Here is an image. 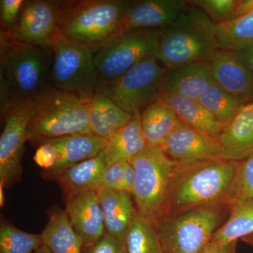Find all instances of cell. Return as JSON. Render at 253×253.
Instances as JSON below:
<instances>
[{
	"label": "cell",
	"mask_w": 253,
	"mask_h": 253,
	"mask_svg": "<svg viewBox=\"0 0 253 253\" xmlns=\"http://www.w3.org/2000/svg\"><path fill=\"white\" fill-rule=\"evenodd\" d=\"M236 163L221 158L193 164L181 163L173 188L169 215L204 206H226Z\"/></svg>",
	"instance_id": "277c9868"
},
{
	"label": "cell",
	"mask_w": 253,
	"mask_h": 253,
	"mask_svg": "<svg viewBox=\"0 0 253 253\" xmlns=\"http://www.w3.org/2000/svg\"><path fill=\"white\" fill-rule=\"evenodd\" d=\"M214 81L207 63H192L167 70L163 77L162 91L197 101Z\"/></svg>",
	"instance_id": "ffe728a7"
},
{
	"label": "cell",
	"mask_w": 253,
	"mask_h": 253,
	"mask_svg": "<svg viewBox=\"0 0 253 253\" xmlns=\"http://www.w3.org/2000/svg\"><path fill=\"white\" fill-rule=\"evenodd\" d=\"M236 244H237V241L219 248L218 253H236Z\"/></svg>",
	"instance_id": "60d3db41"
},
{
	"label": "cell",
	"mask_w": 253,
	"mask_h": 253,
	"mask_svg": "<svg viewBox=\"0 0 253 253\" xmlns=\"http://www.w3.org/2000/svg\"><path fill=\"white\" fill-rule=\"evenodd\" d=\"M218 141L221 159L238 162L253 155V101L243 105Z\"/></svg>",
	"instance_id": "ac0fdd59"
},
{
	"label": "cell",
	"mask_w": 253,
	"mask_h": 253,
	"mask_svg": "<svg viewBox=\"0 0 253 253\" xmlns=\"http://www.w3.org/2000/svg\"><path fill=\"white\" fill-rule=\"evenodd\" d=\"M188 2L201 9L211 20H217L216 23L230 20L239 4L237 0H194Z\"/></svg>",
	"instance_id": "d6a6232c"
},
{
	"label": "cell",
	"mask_w": 253,
	"mask_h": 253,
	"mask_svg": "<svg viewBox=\"0 0 253 253\" xmlns=\"http://www.w3.org/2000/svg\"><path fill=\"white\" fill-rule=\"evenodd\" d=\"M33 160L43 172L51 170L56 166L58 161V154L56 148L49 141H42L38 144Z\"/></svg>",
	"instance_id": "d590c367"
},
{
	"label": "cell",
	"mask_w": 253,
	"mask_h": 253,
	"mask_svg": "<svg viewBox=\"0 0 253 253\" xmlns=\"http://www.w3.org/2000/svg\"><path fill=\"white\" fill-rule=\"evenodd\" d=\"M96 193L104 215L105 234L126 246L128 231L138 214L132 194L113 189H102Z\"/></svg>",
	"instance_id": "e0dca14e"
},
{
	"label": "cell",
	"mask_w": 253,
	"mask_h": 253,
	"mask_svg": "<svg viewBox=\"0 0 253 253\" xmlns=\"http://www.w3.org/2000/svg\"><path fill=\"white\" fill-rule=\"evenodd\" d=\"M241 240L243 242L249 245V246H251L253 249V234H251V235L246 236V237L243 238V239H241Z\"/></svg>",
	"instance_id": "7bdbcfd3"
},
{
	"label": "cell",
	"mask_w": 253,
	"mask_h": 253,
	"mask_svg": "<svg viewBox=\"0 0 253 253\" xmlns=\"http://www.w3.org/2000/svg\"><path fill=\"white\" fill-rule=\"evenodd\" d=\"M43 246L41 234L20 230L9 221L0 224V253H35Z\"/></svg>",
	"instance_id": "4dcf8cb0"
},
{
	"label": "cell",
	"mask_w": 253,
	"mask_h": 253,
	"mask_svg": "<svg viewBox=\"0 0 253 253\" xmlns=\"http://www.w3.org/2000/svg\"><path fill=\"white\" fill-rule=\"evenodd\" d=\"M226 206L194 208L156 222L165 253H199L220 227ZM227 208V207H226Z\"/></svg>",
	"instance_id": "ba28073f"
},
{
	"label": "cell",
	"mask_w": 253,
	"mask_h": 253,
	"mask_svg": "<svg viewBox=\"0 0 253 253\" xmlns=\"http://www.w3.org/2000/svg\"><path fill=\"white\" fill-rule=\"evenodd\" d=\"M46 141L54 145L58 154L56 166L51 170L43 172L44 178L53 180L67 168L97 156L106 143V139L92 133L63 136Z\"/></svg>",
	"instance_id": "d6986e66"
},
{
	"label": "cell",
	"mask_w": 253,
	"mask_h": 253,
	"mask_svg": "<svg viewBox=\"0 0 253 253\" xmlns=\"http://www.w3.org/2000/svg\"><path fill=\"white\" fill-rule=\"evenodd\" d=\"M252 11H253V0H241L239 1L237 7L231 19L241 17Z\"/></svg>",
	"instance_id": "f35d334b"
},
{
	"label": "cell",
	"mask_w": 253,
	"mask_h": 253,
	"mask_svg": "<svg viewBox=\"0 0 253 253\" xmlns=\"http://www.w3.org/2000/svg\"><path fill=\"white\" fill-rule=\"evenodd\" d=\"M49 46L54 52L51 87L89 103L99 83L94 48L70 41L59 33Z\"/></svg>",
	"instance_id": "8992f818"
},
{
	"label": "cell",
	"mask_w": 253,
	"mask_h": 253,
	"mask_svg": "<svg viewBox=\"0 0 253 253\" xmlns=\"http://www.w3.org/2000/svg\"><path fill=\"white\" fill-rule=\"evenodd\" d=\"M160 31L129 32L94 49V65L99 82L118 79L138 63L154 56Z\"/></svg>",
	"instance_id": "30bf717a"
},
{
	"label": "cell",
	"mask_w": 253,
	"mask_h": 253,
	"mask_svg": "<svg viewBox=\"0 0 253 253\" xmlns=\"http://www.w3.org/2000/svg\"><path fill=\"white\" fill-rule=\"evenodd\" d=\"M83 253H127L126 247L111 236L105 235L94 244L84 248Z\"/></svg>",
	"instance_id": "8d00e7d4"
},
{
	"label": "cell",
	"mask_w": 253,
	"mask_h": 253,
	"mask_svg": "<svg viewBox=\"0 0 253 253\" xmlns=\"http://www.w3.org/2000/svg\"><path fill=\"white\" fill-rule=\"evenodd\" d=\"M127 253H165L156 223L138 213L126 238Z\"/></svg>",
	"instance_id": "f546056e"
},
{
	"label": "cell",
	"mask_w": 253,
	"mask_h": 253,
	"mask_svg": "<svg viewBox=\"0 0 253 253\" xmlns=\"http://www.w3.org/2000/svg\"><path fill=\"white\" fill-rule=\"evenodd\" d=\"M102 189L124 190V163L111 165L105 171L96 186V191Z\"/></svg>",
	"instance_id": "e575fe53"
},
{
	"label": "cell",
	"mask_w": 253,
	"mask_h": 253,
	"mask_svg": "<svg viewBox=\"0 0 253 253\" xmlns=\"http://www.w3.org/2000/svg\"><path fill=\"white\" fill-rule=\"evenodd\" d=\"M230 214L214 233L212 241L219 248L253 234V199L241 200L227 206Z\"/></svg>",
	"instance_id": "4316f807"
},
{
	"label": "cell",
	"mask_w": 253,
	"mask_h": 253,
	"mask_svg": "<svg viewBox=\"0 0 253 253\" xmlns=\"http://www.w3.org/2000/svg\"><path fill=\"white\" fill-rule=\"evenodd\" d=\"M4 186L0 184V205H1V207L4 206Z\"/></svg>",
	"instance_id": "ee69618b"
},
{
	"label": "cell",
	"mask_w": 253,
	"mask_h": 253,
	"mask_svg": "<svg viewBox=\"0 0 253 253\" xmlns=\"http://www.w3.org/2000/svg\"><path fill=\"white\" fill-rule=\"evenodd\" d=\"M188 7L179 0L129 1L122 25V35L139 30L161 29L172 24Z\"/></svg>",
	"instance_id": "9a60e30c"
},
{
	"label": "cell",
	"mask_w": 253,
	"mask_h": 253,
	"mask_svg": "<svg viewBox=\"0 0 253 253\" xmlns=\"http://www.w3.org/2000/svg\"><path fill=\"white\" fill-rule=\"evenodd\" d=\"M133 115L123 111L107 96L96 90L89 102L91 133L109 140L130 122Z\"/></svg>",
	"instance_id": "603a6c76"
},
{
	"label": "cell",
	"mask_w": 253,
	"mask_h": 253,
	"mask_svg": "<svg viewBox=\"0 0 253 253\" xmlns=\"http://www.w3.org/2000/svg\"><path fill=\"white\" fill-rule=\"evenodd\" d=\"M41 236L43 245L51 253H83V241L61 208L54 207L49 211V220Z\"/></svg>",
	"instance_id": "d4e9b609"
},
{
	"label": "cell",
	"mask_w": 253,
	"mask_h": 253,
	"mask_svg": "<svg viewBox=\"0 0 253 253\" xmlns=\"http://www.w3.org/2000/svg\"><path fill=\"white\" fill-rule=\"evenodd\" d=\"M214 81L244 104L253 101V73L239 51L217 49L207 63Z\"/></svg>",
	"instance_id": "4fadbf2b"
},
{
	"label": "cell",
	"mask_w": 253,
	"mask_h": 253,
	"mask_svg": "<svg viewBox=\"0 0 253 253\" xmlns=\"http://www.w3.org/2000/svg\"><path fill=\"white\" fill-rule=\"evenodd\" d=\"M212 29L221 49L240 51L253 45V11L224 22L212 21Z\"/></svg>",
	"instance_id": "83f0119b"
},
{
	"label": "cell",
	"mask_w": 253,
	"mask_h": 253,
	"mask_svg": "<svg viewBox=\"0 0 253 253\" xmlns=\"http://www.w3.org/2000/svg\"><path fill=\"white\" fill-rule=\"evenodd\" d=\"M43 96L12 105L1 118L4 129L0 137V184L4 188L21 180L28 127L39 110Z\"/></svg>",
	"instance_id": "8fae6325"
},
{
	"label": "cell",
	"mask_w": 253,
	"mask_h": 253,
	"mask_svg": "<svg viewBox=\"0 0 253 253\" xmlns=\"http://www.w3.org/2000/svg\"><path fill=\"white\" fill-rule=\"evenodd\" d=\"M198 101L225 126L239 112L244 103L224 90L213 81L200 96Z\"/></svg>",
	"instance_id": "f1b7e54d"
},
{
	"label": "cell",
	"mask_w": 253,
	"mask_h": 253,
	"mask_svg": "<svg viewBox=\"0 0 253 253\" xmlns=\"http://www.w3.org/2000/svg\"><path fill=\"white\" fill-rule=\"evenodd\" d=\"M160 99L175 113L181 122L205 135L219 139L224 126L199 101L168 93H161Z\"/></svg>",
	"instance_id": "7402d4cb"
},
{
	"label": "cell",
	"mask_w": 253,
	"mask_h": 253,
	"mask_svg": "<svg viewBox=\"0 0 253 253\" xmlns=\"http://www.w3.org/2000/svg\"><path fill=\"white\" fill-rule=\"evenodd\" d=\"M130 163L136 173L132 196L138 213L156 224L169 215L173 188L181 164L163 149L148 146Z\"/></svg>",
	"instance_id": "5b68a950"
},
{
	"label": "cell",
	"mask_w": 253,
	"mask_h": 253,
	"mask_svg": "<svg viewBox=\"0 0 253 253\" xmlns=\"http://www.w3.org/2000/svg\"><path fill=\"white\" fill-rule=\"evenodd\" d=\"M239 51L242 59L253 73V45L248 46Z\"/></svg>",
	"instance_id": "ab89813d"
},
{
	"label": "cell",
	"mask_w": 253,
	"mask_h": 253,
	"mask_svg": "<svg viewBox=\"0 0 253 253\" xmlns=\"http://www.w3.org/2000/svg\"><path fill=\"white\" fill-rule=\"evenodd\" d=\"M64 211L73 229L83 241V249L105 235L104 215L96 191H83L68 196Z\"/></svg>",
	"instance_id": "2e32d148"
},
{
	"label": "cell",
	"mask_w": 253,
	"mask_h": 253,
	"mask_svg": "<svg viewBox=\"0 0 253 253\" xmlns=\"http://www.w3.org/2000/svg\"><path fill=\"white\" fill-rule=\"evenodd\" d=\"M125 187L126 191L132 194L136 181V173L130 162L124 163Z\"/></svg>",
	"instance_id": "74e56055"
},
{
	"label": "cell",
	"mask_w": 253,
	"mask_h": 253,
	"mask_svg": "<svg viewBox=\"0 0 253 253\" xmlns=\"http://www.w3.org/2000/svg\"><path fill=\"white\" fill-rule=\"evenodd\" d=\"M147 146L141 126V112L133 115L130 122L106 140L104 148L109 166L130 162Z\"/></svg>",
	"instance_id": "cb8c5ba5"
},
{
	"label": "cell",
	"mask_w": 253,
	"mask_h": 253,
	"mask_svg": "<svg viewBox=\"0 0 253 253\" xmlns=\"http://www.w3.org/2000/svg\"><path fill=\"white\" fill-rule=\"evenodd\" d=\"M129 1H58L59 33L70 41L96 48L122 35Z\"/></svg>",
	"instance_id": "3957f363"
},
{
	"label": "cell",
	"mask_w": 253,
	"mask_h": 253,
	"mask_svg": "<svg viewBox=\"0 0 253 253\" xmlns=\"http://www.w3.org/2000/svg\"><path fill=\"white\" fill-rule=\"evenodd\" d=\"M161 149L176 162L182 164L221 158L218 139L205 135L179 120Z\"/></svg>",
	"instance_id": "5bb4252c"
},
{
	"label": "cell",
	"mask_w": 253,
	"mask_h": 253,
	"mask_svg": "<svg viewBox=\"0 0 253 253\" xmlns=\"http://www.w3.org/2000/svg\"><path fill=\"white\" fill-rule=\"evenodd\" d=\"M5 33L21 42L49 46L59 33L58 1H26L14 30Z\"/></svg>",
	"instance_id": "7c38bea8"
},
{
	"label": "cell",
	"mask_w": 253,
	"mask_h": 253,
	"mask_svg": "<svg viewBox=\"0 0 253 253\" xmlns=\"http://www.w3.org/2000/svg\"><path fill=\"white\" fill-rule=\"evenodd\" d=\"M25 0H1L0 1V21L1 31L10 33L17 24Z\"/></svg>",
	"instance_id": "836d02e7"
},
{
	"label": "cell",
	"mask_w": 253,
	"mask_h": 253,
	"mask_svg": "<svg viewBox=\"0 0 253 253\" xmlns=\"http://www.w3.org/2000/svg\"><path fill=\"white\" fill-rule=\"evenodd\" d=\"M177 116L162 100L158 99L141 113V126L148 146L162 148L177 125Z\"/></svg>",
	"instance_id": "484cf974"
},
{
	"label": "cell",
	"mask_w": 253,
	"mask_h": 253,
	"mask_svg": "<svg viewBox=\"0 0 253 253\" xmlns=\"http://www.w3.org/2000/svg\"><path fill=\"white\" fill-rule=\"evenodd\" d=\"M54 52L50 46L33 45L0 36L1 118L12 105L42 97L51 89Z\"/></svg>",
	"instance_id": "6da1fadb"
},
{
	"label": "cell",
	"mask_w": 253,
	"mask_h": 253,
	"mask_svg": "<svg viewBox=\"0 0 253 253\" xmlns=\"http://www.w3.org/2000/svg\"><path fill=\"white\" fill-rule=\"evenodd\" d=\"M35 253H51V252L47 249V248L46 247V246H44V245H43L41 249H38Z\"/></svg>",
	"instance_id": "f6af8a7d"
},
{
	"label": "cell",
	"mask_w": 253,
	"mask_h": 253,
	"mask_svg": "<svg viewBox=\"0 0 253 253\" xmlns=\"http://www.w3.org/2000/svg\"><path fill=\"white\" fill-rule=\"evenodd\" d=\"M212 21L188 6L170 26L161 28L154 56L167 70L192 63H207L217 49Z\"/></svg>",
	"instance_id": "7a4b0ae2"
},
{
	"label": "cell",
	"mask_w": 253,
	"mask_h": 253,
	"mask_svg": "<svg viewBox=\"0 0 253 253\" xmlns=\"http://www.w3.org/2000/svg\"><path fill=\"white\" fill-rule=\"evenodd\" d=\"M91 133L89 103L51 88L27 129L28 141H42Z\"/></svg>",
	"instance_id": "52a82bcc"
},
{
	"label": "cell",
	"mask_w": 253,
	"mask_h": 253,
	"mask_svg": "<svg viewBox=\"0 0 253 253\" xmlns=\"http://www.w3.org/2000/svg\"><path fill=\"white\" fill-rule=\"evenodd\" d=\"M253 199V155L236 163V171L226 206L241 200Z\"/></svg>",
	"instance_id": "1f68e13d"
},
{
	"label": "cell",
	"mask_w": 253,
	"mask_h": 253,
	"mask_svg": "<svg viewBox=\"0 0 253 253\" xmlns=\"http://www.w3.org/2000/svg\"><path fill=\"white\" fill-rule=\"evenodd\" d=\"M109 167L103 149L97 156L65 169L54 180L59 183L66 198L83 191H96L99 179Z\"/></svg>",
	"instance_id": "44dd1931"
},
{
	"label": "cell",
	"mask_w": 253,
	"mask_h": 253,
	"mask_svg": "<svg viewBox=\"0 0 253 253\" xmlns=\"http://www.w3.org/2000/svg\"><path fill=\"white\" fill-rule=\"evenodd\" d=\"M219 247L212 241L206 246L199 253H218Z\"/></svg>",
	"instance_id": "b9f144b4"
},
{
	"label": "cell",
	"mask_w": 253,
	"mask_h": 253,
	"mask_svg": "<svg viewBox=\"0 0 253 253\" xmlns=\"http://www.w3.org/2000/svg\"><path fill=\"white\" fill-rule=\"evenodd\" d=\"M166 72V68L151 56L118 79L99 82L97 91L129 114L141 113L161 97Z\"/></svg>",
	"instance_id": "9c48e42d"
}]
</instances>
